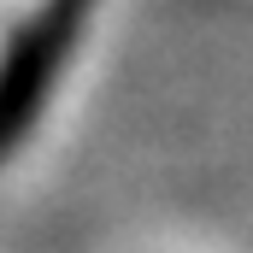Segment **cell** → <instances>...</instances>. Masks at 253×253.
I'll list each match as a JSON object with an SVG mask.
<instances>
[{
  "instance_id": "1",
  "label": "cell",
  "mask_w": 253,
  "mask_h": 253,
  "mask_svg": "<svg viewBox=\"0 0 253 253\" xmlns=\"http://www.w3.org/2000/svg\"><path fill=\"white\" fill-rule=\"evenodd\" d=\"M88 12H94V0H42L12 30V42L0 47V159L42 118V106H47V94L59 83Z\"/></svg>"
}]
</instances>
